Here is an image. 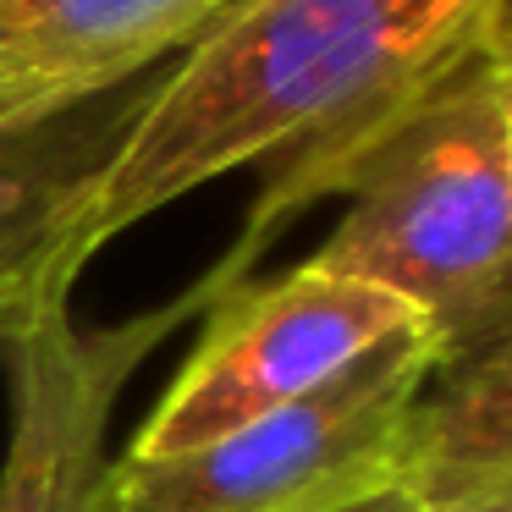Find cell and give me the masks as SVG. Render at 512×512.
<instances>
[{"mask_svg":"<svg viewBox=\"0 0 512 512\" xmlns=\"http://www.w3.org/2000/svg\"><path fill=\"white\" fill-rule=\"evenodd\" d=\"M496 0H232L133 122L78 226L89 265L116 232L248 166L292 171L358 138L474 50Z\"/></svg>","mask_w":512,"mask_h":512,"instance_id":"6da1fadb","label":"cell"},{"mask_svg":"<svg viewBox=\"0 0 512 512\" xmlns=\"http://www.w3.org/2000/svg\"><path fill=\"white\" fill-rule=\"evenodd\" d=\"M331 193L347 210L309 259L397 298L441 375L512 336V160L479 45L358 138L276 171L237 248L254 259L287 215Z\"/></svg>","mask_w":512,"mask_h":512,"instance_id":"7a4b0ae2","label":"cell"},{"mask_svg":"<svg viewBox=\"0 0 512 512\" xmlns=\"http://www.w3.org/2000/svg\"><path fill=\"white\" fill-rule=\"evenodd\" d=\"M441 375L419 325L215 441L105 468L100 512H336L402 485L408 424Z\"/></svg>","mask_w":512,"mask_h":512,"instance_id":"3957f363","label":"cell"},{"mask_svg":"<svg viewBox=\"0 0 512 512\" xmlns=\"http://www.w3.org/2000/svg\"><path fill=\"white\" fill-rule=\"evenodd\" d=\"M408 325L413 314L397 298L369 281L320 270L314 259L265 287L232 281L210 303V325L193 358L177 369L155 413L138 424L127 463L193 452L281 402L309 397Z\"/></svg>","mask_w":512,"mask_h":512,"instance_id":"277c9868","label":"cell"},{"mask_svg":"<svg viewBox=\"0 0 512 512\" xmlns=\"http://www.w3.org/2000/svg\"><path fill=\"white\" fill-rule=\"evenodd\" d=\"M254 259L237 248L221 270L188 287V298L138 320L83 331L72 292L39 303V314L0 347L12 364V441L0 463V512H100L105 435L133 369L177 331L188 314L210 309Z\"/></svg>","mask_w":512,"mask_h":512,"instance_id":"5b68a950","label":"cell"},{"mask_svg":"<svg viewBox=\"0 0 512 512\" xmlns=\"http://www.w3.org/2000/svg\"><path fill=\"white\" fill-rule=\"evenodd\" d=\"M144 83L45 116H0V347L12 342L39 303L72 292L78 226L111 166Z\"/></svg>","mask_w":512,"mask_h":512,"instance_id":"8992f818","label":"cell"},{"mask_svg":"<svg viewBox=\"0 0 512 512\" xmlns=\"http://www.w3.org/2000/svg\"><path fill=\"white\" fill-rule=\"evenodd\" d=\"M232 0H0V116H45L144 83Z\"/></svg>","mask_w":512,"mask_h":512,"instance_id":"52a82bcc","label":"cell"},{"mask_svg":"<svg viewBox=\"0 0 512 512\" xmlns=\"http://www.w3.org/2000/svg\"><path fill=\"white\" fill-rule=\"evenodd\" d=\"M402 485L424 512L512 501V336L430 380L408 424Z\"/></svg>","mask_w":512,"mask_h":512,"instance_id":"ba28073f","label":"cell"},{"mask_svg":"<svg viewBox=\"0 0 512 512\" xmlns=\"http://www.w3.org/2000/svg\"><path fill=\"white\" fill-rule=\"evenodd\" d=\"M479 61L490 72V94L501 111V133H507V160H512V0H496L479 23Z\"/></svg>","mask_w":512,"mask_h":512,"instance_id":"9c48e42d","label":"cell"},{"mask_svg":"<svg viewBox=\"0 0 512 512\" xmlns=\"http://www.w3.org/2000/svg\"><path fill=\"white\" fill-rule=\"evenodd\" d=\"M336 512H424V507H419V496H413L408 485H386V490H375V496H358V501H347V507H336Z\"/></svg>","mask_w":512,"mask_h":512,"instance_id":"30bf717a","label":"cell"},{"mask_svg":"<svg viewBox=\"0 0 512 512\" xmlns=\"http://www.w3.org/2000/svg\"><path fill=\"white\" fill-rule=\"evenodd\" d=\"M457 512H512V501H496V507H457Z\"/></svg>","mask_w":512,"mask_h":512,"instance_id":"8fae6325","label":"cell"}]
</instances>
